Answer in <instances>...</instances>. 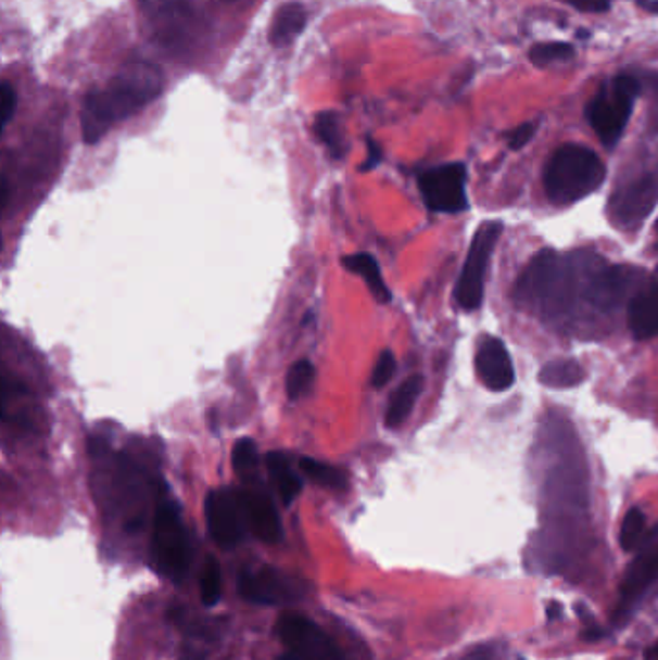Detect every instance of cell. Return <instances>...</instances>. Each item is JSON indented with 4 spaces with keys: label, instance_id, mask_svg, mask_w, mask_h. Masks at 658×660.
Returning <instances> with one entry per match:
<instances>
[{
    "label": "cell",
    "instance_id": "cell-1",
    "mask_svg": "<svg viewBox=\"0 0 658 660\" xmlns=\"http://www.w3.org/2000/svg\"><path fill=\"white\" fill-rule=\"evenodd\" d=\"M163 93V72L155 64H124L103 89L87 93L79 122L87 145H96L114 124L130 118Z\"/></svg>",
    "mask_w": 658,
    "mask_h": 660
},
{
    "label": "cell",
    "instance_id": "cell-2",
    "mask_svg": "<svg viewBox=\"0 0 658 660\" xmlns=\"http://www.w3.org/2000/svg\"><path fill=\"white\" fill-rule=\"evenodd\" d=\"M165 493V481L155 478L136 458L126 452L114 456L111 483L104 488V504L111 516L121 518L124 530L138 531L145 523L151 503H159Z\"/></svg>",
    "mask_w": 658,
    "mask_h": 660
},
{
    "label": "cell",
    "instance_id": "cell-3",
    "mask_svg": "<svg viewBox=\"0 0 658 660\" xmlns=\"http://www.w3.org/2000/svg\"><path fill=\"white\" fill-rule=\"evenodd\" d=\"M607 178V168L593 149L568 143L556 149L546 163V198L555 205H572L597 191Z\"/></svg>",
    "mask_w": 658,
    "mask_h": 660
},
{
    "label": "cell",
    "instance_id": "cell-4",
    "mask_svg": "<svg viewBox=\"0 0 658 660\" xmlns=\"http://www.w3.org/2000/svg\"><path fill=\"white\" fill-rule=\"evenodd\" d=\"M151 562L156 572L174 583L182 582L190 570V537L184 525L182 510L166 493L153 510Z\"/></svg>",
    "mask_w": 658,
    "mask_h": 660
},
{
    "label": "cell",
    "instance_id": "cell-5",
    "mask_svg": "<svg viewBox=\"0 0 658 660\" xmlns=\"http://www.w3.org/2000/svg\"><path fill=\"white\" fill-rule=\"evenodd\" d=\"M643 87L642 76L620 74L587 104V122L607 148H612L622 138L632 116L633 103L642 96Z\"/></svg>",
    "mask_w": 658,
    "mask_h": 660
},
{
    "label": "cell",
    "instance_id": "cell-6",
    "mask_svg": "<svg viewBox=\"0 0 658 660\" xmlns=\"http://www.w3.org/2000/svg\"><path fill=\"white\" fill-rule=\"evenodd\" d=\"M573 290L572 269L555 252H541L531 259L516 282V297L521 304L562 309Z\"/></svg>",
    "mask_w": 658,
    "mask_h": 660
},
{
    "label": "cell",
    "instance_id": "cell-7",
    "mask_svg": "<svg viewBox=\"0 0 658 660\" xmlns=\"http://www.w3.org/2000/svg\"><path fill=\"white\" fill-rule=\"evenodd\" d=\"M658 203V161L618 186L608 201V215L618 228L633 230L643 225Z\"/></svg>",
    "mask_w": 658,
    "mask_h": 660
},
{
    "label": "cell",
    "instance_id": "cell-8",
    "mask_svg": "<svg viewBox=\"0 0 658 660\" xmlns=\"http://www.w3.org/2000/svg\"><path fill=\"white\" fill-rule=\"evenodd\" d=\"M503 230V223L498 220L486 223L477 230L473 242L469 245L468 259L464 263L456 287V302L468 312H473L483 304L486 269Z\"/></svg>",
    "mask_w": 658,
    "mask_h": 660
},
{
    "label": "cell",
    "instance_id": "cell-9",
    "mask_svg": "<svg viewBox=\"0 0 658 660\" xmlns=\"http://www.w3.org/2000/svg\"><path fill=\"white\" fill-rule=\"evenodd\" d=\"M277 635L287 645V652L277 660H347L334 639L302 614L280 618Z\"/></svg>",
    "mask_w": 658,
    "mask_h": 660
},
{
    "label": "cell",
    "instance_id": "cell-10",
    "mask_svg": "<svg viewBox=\"0 0 658 660\" xmlns=\"http://www.w3.org/2000/svg\"><path fill=\"white\" fill-rule=\"evenodd\" d=\"M238 591L243 599L253 605L284 607L307 597L309 585L302 578L282 572L270 566L245 570L238 580Z\"/></svg>",
    "mask_w": 658,
    "mask_h": 660
},
{
    "label": "cell",
    "instance_id": "cell-11",
    "mask_svg": "<svg viewBox=\"0 0 658 660\" xmlns=\"http://www.w3.org/2000/svg\"><path fill=\"white\" fill-rule=\"evenodd\" d=\"M205 520L211 538L220 548H236L250 531L238 488H215L205 498Z\"/></svg>",
    "mask_w": 658,
    "mask_h": 660
},
{
    "label": "cell",
    "instance_id": "cell-12",
    "mask_svg": "<svg viewBox=\"0 0 658 660\" xmlns=\"http://www.w3.org/2000/svg\"><path fill=\"white\" fill-rule=\"evenodd\" d=\"M468 170L461 163L434 166L425 170L417 186L425 205L434 213H461L468 208Z\"/></svg>",
    "mask_w": 658,
    "mask_h": 660
},
{
    "label": "cell",
    "instance_id": "cell-13",
    "mask_svg": "<svg viewBox=\"0 0 658 660\" xmlns=\"http://www.w3.org/2000/svg\"><path fill=\"white\" fill-rule=\"evenodd\" d=\"M658 582V531L650 533V537L645 541L642 553L635 556L624 582L618 595V605L615 610L616 624H624L628 618L632 617L642 600L647 597Z\"/></svg>",
    "mask_w": 658,
    "mask_h": 660
},
{
    "label": "cell",
    "instance_id": "cell-14",
    "mask_svg": "<svg viewBox=\"0 0 658 660\" xmlns=\"http://www.w3.org/2000/svg\"><path fill=\"white\" fill-rule=\"evenodd\" d=\"M149 29L166 47L186 41L195 20L193 0H138Z\"/></svg>",
    "mask_w": 658,
    "mask_h": 660
},
{
    "label": "cell",
    "instance_id": "cell-15",
    "mask_svg": "<svg viewBox=\"0 0 658 660\" xmlns=\"http://www.w3.org/2000/svg\"><path fill=\"white\" fill-rule=\"evenodd\" d=\"M238 491L242 498L248 528L253 535L269 545L278 543L282 538V521L269 493H265L260 485H253V479L243 481L242 488Z\"/></svg>",
    "mask_w": 658,
    "mask_h": 660
},
{
    "label": "cell",
    "instance_id": "cell-16",
    "mask_svg": "<svg viewBox=\"0 0 658 660\" xmlns=\"http://www.w3.org/2000/svg\"><path fill=\"white\" fill-rule=\"evenodd\" d=\"M476 369L481 382L489 391L504 392L514 386L516 371L510 352L503 340L485 337L479 342L476 354Z\"/></svg>",
    "mask_w": 658,
    "mask_h": 660
},
{
    "label": "cell",
    "instance_id": "cell-17",
    "mask_svg": "<svg viewBox=\"0 0 658 660\" xmlns=\"http://www.w3.org/2000/svg\"><path fill=\"white\" fill-rule=\"evenodd\" d=\"M632 270L624 267H612V269L597 272L590 287L585 290L587 300L598 309H612L624 300L632 284Z\"/></svg>",
    "mask_w": 658,
    "mask_h": 660
},
{
    "label": "cell",
    "instance_id": "cell-18",
    "mask_svg": "<svg viewBox=\"0 0 658 660\" xmlns=\"http://www.w3.org/2000/svg\"><path fill=\"white\" fill-rule=\"evenodd\" d=\"M265 466L269 471V479L280 500L284 506H290L304 488V481L300 478L294 461L287 452L273 450L265 458Z\"/></svg>",
    "mask_w": 658,
    "mask_h": 660
},
{
    "label": "cell",
    "instance_id": "cell-19",
    "mask_svg": "<svg viewBox=\"0 0 658 660\" xmlns=\"http://www.w3.org/2000/svg\"><path fill=\"white\" fill-rule=\"evenodd\" d=\"M628 322L635 339L658 337V284L633 295L628 309Z\"/></svg>",
    "mask_w": 658,
    "mask_h": 660
},
{
    "label": "cell",
    "instance_id": "cell-20",
    "mask_svg": "<svg viewBox=\"0 0 658 660\" xmlns=\"http://www.w3.org/2000/svg\"><path fill=\"white\" fill-rule=\"evenodd\" d=\"M307 26V10L300 2H287L277 10L269 27V41L273 47L282 49L294 43Z\"/></svg>",
    "mask_w": 658,
    "mask_h": 660
},
{
    "label": "cell",
    "instance_id": "cell-21",
    "mask_svg": "<svg viewBox=\"0 0 658 660\" xmlns=\"http://www.w3.org/2000/svg\"><path fill=\"white\" fill-rule=\"evenodd\" d=\"M423 377L421 375H412L409 379L402 382L394 394L390 396L389 408L384 416V426L390 429H398L406 421L409 414L414 411L417 399L423 392Z\"/></svg>",
    "mask_w": 658,
    "mask_h": 660
},
{
    "label": "cell",
    "instance_id": "cell-22",
    "mask_svg": "<svg viewBox=\"0 0 658 660\" xmlns=\"http://www.w3.org/2000/svg\"><path fill=\"white\" fill-rule=\"evenodd\" d=\"M342 265H344V269L364 278L365 284L371 290V294L377 297L379 304H390L392 292L387 287V282L382 278L381 267H379V263L372 257L371 253L346 255V257H342Z\"/></svg>",
    "mask_w": 658,
    "mask_h": 660
},
{
    "label": "cell",
    "instance_id": "cell-23",
    "mask_svg": "<svg viewBox=\"0 0 658 660\" xmlns=\"http://www.w3.org/2000/svg\"><path fill=\"white\" fill-rule=\"evenodd\" d=\"M583 381L585 369L573 359H555L539 373V382L548 389H573Z\"/></svg>",
    "mask_w": 658,
    "mask_h": 660
},
{
    "label": "cell",
    "instance_id": "cell-24",
    "mask_svg": "<svg viewBox=\"0 0 658 660\" xmlns=\"http://www.w3.org/2000/svg\"><path fill=\"white\" fill-rule=\"evenodd\" d=\"M300 471L305 478L312 479L313 483L332 488V491H346L347 473L342 468H337L327 461L315 460V458H302L300 460Z\"/></svg>",
    "mask_w": 658,
    "mask_h": 660
},
{
    "label": "cell",
    "instance_id": "cell-25",
    "mask_svg": "<svg viewBox=\"0 0 658 660\" xmlns=\"http://www.w3.org/2000/svg\"><path fill=\"white\" fill-rule=\"evenodd\" d=\"M313 130L317 134V138H319L322 145L329 149L332 158L340 161L344 156L346 143H344V138H342L340 120H338V114L334 111H325V113L317 114Z\"/></svg>",
    "mask_w": 658,
    "mask_h": 660
},
{
    "label": "cell",
    "instance_id": "cell-26",
    "mask_svg": "<svg viewBox=\"0 0 658 660\" xmlns=\"http://www.w3.org/2000/svg\"><path fill=\"white\" fill-rule=\"evenodd\" d=\"M650 533L647 531V518H645V513L640 508H632L630 512L625 513L624 521H622L620 545H622L625 553H633V550H637V548H642L645 545V541L650 537Z\"/></svg>",
    "mask_w": 658,
    "mask_h": 660
},
{
    "label": "cell",
    "instance_id": "cell-27",
    "mask_svg": "<svg viewBox=\"0 0 658 660\" xmlns=\"http://www.w3.org/2000/svg\"><path fill=\"white\" fill-rule=\"evenodd\" d=\"M260 448L252 439H240L232 448V466H235L236 473L243 479V481H250V479L257 478V468H260Z\"/></svg>",
    "mask_w": 658,
    "mask_h": 660
},
{
    "label": "cell",
    "instance_id": "cell-28",
    "mask_svg": "<svg viewBox=\"0 0 658 660\" xmlns=\"http://www.w3.org/2000/svg\"><path fill=\"white\" fill-rule=\"evenodd\" d=\"M201 600L205 607H215L223 597V572L215 556H208L200 580Z\"/></svg>",
    "mask_w": 658,
    "mask_h": 660
},
{
    "label": "cell",
    "instance_id": "cell-29",
    "mask_svg": "<svg viewBox=\"0 0 658 660\" xmlns=\"http://www.w3.org/2000/svg\"><path fill=\"white\" fill-rule=\"evenodd\" d=\"M315 365L309 359H298L287 375V394L290 399L304 398L315 381Z\"/></svg>",
    "mask_w": 658,
    "mask_h": 660
},
{
    "label": "cell",
    "instance_id": "cell-30",
    "mask_svg": "<svg viewBox=\"0 0 658 660\" xmlns=\"http://www.w3.org/2000/svg\"><path fill=\"white\" fill-rule=\"evenodd\" d=\"M573 47L570 43H543L533 47L529 51V61L537 66H546V64H555V62L570 61L573 56Z\"/></svg>",
    "mask_w": 658,
    "mask_h": 660
},
{
    "label": "cell",
    "instance_id": "cell-31",
    "mask_svg": "<svg viewBox=\"0 0 658 660\" xmlns=\"http://www.w3.org/2000/svg\"><path fill=\"white\" fill-rule=\"evenodd\" d=\"M396 373V357L390 350H382L381 356L377 357L372 367L371 384L375 389L387 386Z\"/></svg>",
    "mask_w": 658,
    "mask_h": 660
},
{
    "label": "cell",
    "instance_id": "cell-32",
    "mask_svg": "<svg viewBox=\"0 0 658 660\" xmlns=\"http://www.w3.org/2000/svg\"><path fill=\"white\" fill-rule=\"evenodd\" d=\"M16 104V89L10 84L9 79H4L2 86H0V118H2V128H7L12 118H14Z\"/></svg>",
    "mask_w": 658,
    "mask_h": 660
},
{
    "label": "cell",
    "instance_id": "cell-33",
    "mask_svg": "<svg viewBox=\"0 0 658 660\" xmlns=\"http://www.w3.org/2000/svg\"><path fill=\"white\" fill-rule=\"evenodd\" d=\"M535 131H537V124H533V122L521 124V126H518V128L508 136V145H510V149H514V151L526 148L529 141L533 139V136H535Z\"/></svg>",
    "mask_w": 658,
    "mask_h": 660
},
{
    "label": "cell",
    "instance_id": "cell-34",
    "mask_svg": "<svg viewBox=\"0 0 658 660\" xmlns=\"http://www.w3.org/2000/svg\"><path fill=\"white\" fill-rule=\"evenodd\" d=\"M573 9L581 12H591V14H603L610 10V0H566Z\"/></svg>",
    "mask_w": 658,
    "mask_h": 660
},
{
    "label": "cell",
    "instance_id": "cell-35",
    "mask_svg": "<svg viewBox=\"0 0 658 660\" xmlns=\"http://www.w3.org/2000/svg\"><path fill=\"white\" fill-rule=\"evenodd\" d=\"M461 660H501V651L494 645H481L469 651Z\"/></svg>",
    "mask_w": 658,
    "mask_h": 660
},
{
    "label": "cell",
    "instance_id": "cell-36",
    "mask_svg": "<svg viewBox=\"0 0 658 660\" xmlns=\"http://www.w3.org/2000/svg\"><path fill=\"white\" fill-rule=\"evenodd\" d=\"M382 151L375 141L367 143V158H365V165L362 166V170H372L375 166L381 163Z\"/></svg>",
    "mask_w": 658,
    "mask_h": 660
},
{
    "label": "cell",
    "instance_id": "cell-37",
    "mask_svg": "<svg viewBox=\"0 0 658 660\" xmlns=\"http://www.w3.org/2000/svg\"><path fill=\"white\" fill-rule=\"evenodd\" d=\"M637 7L658 16V0H637Z\"/></svg>",
    "mask_w": 658,
    "mask_h": 660
},
{
    "label": "cell",
    "instance_id": "cell-38",
    "mask_svg": "<svg viewBox=\"0 0 658 660\" xmlns=\"http://www.w3.org/2000/svg\"><path fill=\"white\" fill-rule=\"evenodd\" d=\"M2 201H0V205H2V208H7L9 207V198H10V186H9V178H7V174H4V176H2Z\"/></svg>",
    "mask_w": 658,
    "mask_h": 660
},
{
    "label": "cell",
    "instance_id": "cell-39",
    "mask_svg": "<svg viewBox=\"0 0 658 660\" xmlns=\"http://www.w3.org/2000/svg\"><path fill=\"white\" fill-rule=\"evenodd\" d=\"M560 612H562V607H560L558 602H551V605H548V608H546V614H548V618H551V620H555V618L560 617Z\"/></svg>",
    "mask_w": 658,
    "mask_h": 660
},
{
    "label": "cell",
    "instance_id": "cell-40",
    "mask_svg": "<svg viewBox=\"0 0 658 660\" xmlns=\"http://www.w3.org/2000/svg\"><path fill=\"white\" fill-rule=\"evenodd\" d=\"M647 660H658V642L653 643V647L647 651Z\"/></svg>",
    "mask_w": 658,
    "mask_h": 660
},
{
    "label": "cell",
    "instance_id": "cell-41",
    "mask_svg": "<svg viewBox=\"0 0 658 660\" xmlns=\"http://www.w3.org/2000/svg\"><path fill=\"white\" fill-rule=\"evenodd\" d=\"M650 130L655 131V134H658V106L657 111H655V113H653V116H650Z\"/></svg>",
    "mask_w": 658,
    "mask_h": 660
},
{
    "label": "cell",
    "instance_id": "cell-42",
    "mask_svg": "<svg viewBox=\"0 0 658 660\" xmlns=\"http://www.w3.org/2000/svg\"><path fill=\"white\" fill-rule=\"evenodd\" d=\"M657 232H658V218H657Z\"/></svg>",
    "mask_w": 658,
    "mask_h": 660
}]
</instances>
